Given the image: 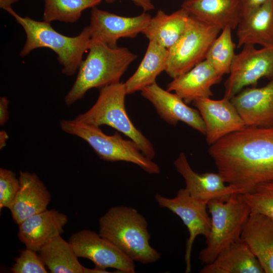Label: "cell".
I'll list each match as a JSON object with an SVG mask.
<instances>
[{
    "label": "cell",
    "instance_id": "cell-19",
    "mask_svg": "<svg viewBox=\"0 0 273 273\" xmlns=\"http://www.w3.org/2000/svg\"><path fill=\"white\" fill-rule=\"evenodd\" d=\"M222 77L204 60L188 72L173 78L168 84L166 90L174 92L188 104L200 99L212 97L211 87L218 83Z\"/></svg>",
    "mask_w": 273,
    "mask_h": 273
},
{
    "label": "cell",
    "instance_id": "cell-20",
    "mask_svg": "<svg viewBox=\"0 0 273 273\" xmlns=\"http://www.w3.org/2000/svg\"><path fill=\"white\" fill-rule=\"evenodd\" d=\"M240 239L256 257L264 273H273V221L256 213H250Z\"/></svg>",
    "mask_w": 273,
    "mask_h": 273
},
{
    "label": "cell",
    "instance_id": "cell-33",
    "mask_svg": "<svg viewBox=\"0 0 273 273\" xmlns=\"http://www.w3.org/2000/svg\"><path fill=\"white\" fill-rule=\"evenodd\" d=\"M9 101L7 97L3 96L0 98V125H4L9 118L8 105Z\"/></svg>",
    "mask_w": 273,
    "mask_h": 273
},
{
    "label": "cell",
    "instance_id": "cell-32",
    "mask_svg": "<svg viewBox=\"0 0 273 273\" xmlns=\"http://www.w3.org/2000/svg\"><path fill=\"white\" fill-rule=\"evenodd\" d=\"M242 8V17L249 15L255 9L269 0H239Z\"/></svg>",
    "mask_w": 273,
    "mask_h": 273
},
{
    "label": "cell",
    "instance_id": "cell-8",
    "mask_svg": "<svg viewBox=\"0 0 273 273\" xmlns=\"http://www.w3.org/2000/svg\"><path fill=\"white\" fill-rule=\"evenodd\" d=\"M220 31L191 15L185 32L168 50L167 74L175 78L204 60Z\"/></svg>",
    "mask_w": 273,
    "mask_h": 273
},
{
    "label": "cell",
    "instance_id": "cell-35",
    "mask_svg": "<svg viewBox=\"0 0 273 273\" xmlns=\"http://www.w3.org/2000/svg\"><path fill=\"white\" fill-rule=\"evenodd\" d=\"M19 0H0V7L5 11L12 8V5Z\"/></svg>",
    "mask_w": 273,
    "mask_h": 273
},
{
    "label": "cell",
    "instance_id": "cell-5",
    "mask_svg": "<svg viewBox=\"0 0 273 273\" xmlns=\"http://www.w3.org/2000/svg\"><path fill=\"white\" fill-rule=\"evenodd\" d=\"M126 95L124 83L119 82L102 87L93 106L75 119L88 124L112 127L136 143L143 154L152 160L156 155L152 144L135 127L126 111Z\"/></svg>",
    "mask_w": 273,
    "mask_h": 273
},
{
    "label": "cell",
    "instance_id": "cell-4",
    "mask_svg": "<svg viewBox=\"0 0 273 273\" xmlns=\"http://www.w3.org/2000/svg\"><path fill=\"white\" fill-rule=\"evenodd\" d=\"M6 11L15 19L26 33V40L20 53L21 57L28 55L37 48H49L57 54L58 60L63 66L62 73L67 76L74 75L83 60V55L88 50L90 43L88 26L85 27L78 35L69 37L58 32L49 23L21 17L12 8Z\"/></svg>",
    "mask_w": 273,
    "mask_h": 273
},
{
    "label": "cell",
    "instance_id": "cell-12",
    "mask_svg": "<svg viewBox=\"0 0 273 273\" xmlns=\"http://www.w3.org/2000/svg\"><path fill=\"white\" fill-rule=\"evenodd\" d=\"M151 15L146 12L134 17H124L98 8H92L89 26L91 40L107 46L118 47L121 38L135 37L148 25Z\"/></svg>",
    "mask_w": 273,
    "mask_h": 273
},
{
    "label": "cell",
    "instance_id": "cell-18",
    "mask_svg": "<svg viewBox=\"0 0 273 273\" xmlns=\"http://www.w3.org/2000/svg\"><path fill=\"white\" fill-rule=\"evenodd\" d=\"M20 188L9 210L18 225L28 217L47 209L51 195L34 173L21 171Z\"/></svg>",
    "mask_w": 273,
    "mask_h": 273
},
{
    "label": "cell",
    "instance_id": "cell-7",
    "mask_svg": "<svg viewBox=\"0 0 273 273\" xmlns=\"http://www.w3.org/2000/svg\"><path fill=\"white\" fill-rule=\"evenodd\" d=\"M211 215V227L206 238V247L199 253L204 264L211 263L217 255L240 239L243 227L251 211L244 201L242 194H234L225 202L207 204Z\"/></svg>",
    "mask_w": 273,
    "mask_h": 273
},
{
    "label": "cell",
    "instance_id": "cell-15",
    "mask_svg": "<svg viewBox=\"0 0 273 273\" xmlns=\"http://www.w3.org/2000/svg\"><path fill=\"white\" fill-rule=\"evenodd\" d=\"M141 92L166 123L175 125L181 121L205 135V125L199 111L188 106L176 94L164 90L156 82L143 88Z\"/></svg>",
    "mask_w": 273,
    "mask_h": 273
},
{
    "label": "cell",
    "instance_id": "cell-28",
    "mask_svg": "<svg viewBox=\"0 0 273 273\" xmlns=\"http://www.w3.org/2000/svg\"><path fill=\"white\" fill-rule=\"evenodd\" d=\"M232 30L230 27L221 30L210 47L205 59L222 76L230 73L236 55Z\"/></svg>",
    "mask_w": 273,
    "mask_h": 273
},
{
    "label": "cell",
    "instance_id": "cell-26",
    "mask_svg": "<svg viewBox=\"0 0 273 273\" xmlns=\"http://www.w3.org/2000/svg\"><path fill=\"white\" fill-rule=\"evenodd\" d=\"M38 252L52 273H84L85 267L79 262L70 243L61 235L44 245Z\"/></svg>",
    "mask_w": 273,
    "mask_h": 273
},
{
    "label": "cell",
    "instance_id": "cell-36",
    "mask_svg": "<svg viewBox=\"0 0 273 273\" xmlns=\"http://www.w3.org/2000/svg\"><path fill=\"white\" fill-rule=\"evenodd\" d=\"M8 139V135L7 133L4 131L2 130L0 131V148L2 149L6 145V142Z\"/></svg>",
    "mask_w": 273,
    "mask_h": 273
},
{
    "label": "cell",
    "instance_id": "cell-9",
    "mask_svg": "<svg viewBox=\"0 0 273 273\" xmlns=\"http://www.w3.org/2000/svg\"><path fill=\"white\" fill-rule=\"evenodd\" d=\"M236 54L224 83V98L231 99L249 85H256L263 77H273V47L257 49L246 44Z\"/></svg>",
    "mask_w": 273,
    "mask_h": 273
},
{
    "label": "cell",
    "instance_id": "cell-6",
    "mask_svg": "<svg viewBox=\"0 0 273 273\" xmlns=\"http://www.w3.org/2000/svg\"><path fill=\"white\" fill-rule=\"evenodd\" d=\"M60 126L64 132L85 141L103 160L132 163L149 174L160 172L158 165L144 155L136 143L123 139L117 132L113 135H107L100 126L86 124L75 119L61 120Z\"/></svg>",
    "mask_w": 273,
    "mask_h": 273
},
{
    "label": "cell",
    "instance_id": "cell-27",
    "mask_svg": "<svg viewBox=\"0 0 273 273\" xmlns=\"http://www.w3.org/2000/svg\"><path fill=\"white\" fill-rule=\"evenodd\" d=\"M102 0H44L43 21L74 23L86 9L93 8Z\"/></svg>",
    "mask_w": 273,
    "mask_h": 273
},
{
    "label": "cell",
    "instance_id": "cell-31",
    "mask_svg": "<svg viewBox=\"0 0 273 273\" xmlns=\"http://www.w3.org/2000/svg\"><path fill=\"white\" fill-rule=\"evenodd\" d=\"M20 188L19 177L13 171L0 168V210L9 209Z\"/></svg>",
    "mask_w": 273,
    "mask_h": 273
},
{
    "label": "cell",
    "instance_id": "cell-24",
    "mask_svg": "<svg viewBox=\"0 0 273 273\" xmlns=\"http://www.w3.org/2000/svg\"><path fill=\"white\" fill-rule=\"evenodd\" d=\"M190 15L181 8L170 14L159 10L151 17L142 33L149 41H155L168 50L185 32Z\"/></svg>",
    "mask_w": 273,
    "mask_h": 273
},
{
    "label": "cell",
    "instance_id": "cell-10",
    "mask_svg": "<svg viewBox=\"0 0 273 273\" xmlns=\"http://www.w3.org/2000/svg\"><path fill=\"white\" fill-rule=\"evenodd\" d=\"M155 199L160 207L165 208L177 215L186 226L189 236L185 254L186 273L191 271V256L196 238L203 235L206 238L210 232L211 218L207 204L192 196L185 188L179 189L173 198L156 194Z\"/></svg>",
    "mask_w": 273,
    "mask_h": 273
},
{
    "label": "cell",
    "instance_id": "cell-21",
    "mask_svg": "<svg viewBox=\"0 0 273 273\" xmlns=\"http://www.w3.org/2000/svg\"><path fill=\"white\" fill-rule=\"evenodd\" d=\"M181 8L221 30L225 27L237 28L242 18L239 0H185Z\"/></svg>",
    "mask_w": 273,
    "mask_h": 273
},
{
    "label": "cell",
    "instance_id": "cell-3",
    "mask_svg": "<svg viewBox=\"0 0 273 273\" xmlns=\"http://www.w3.org/2000/svg\"><path fill=\"white\" fill-rule=\"evenodd\" d=\"M88 53L78 69L76 80L65 97L70 106L83 98L93 88H101L120 82L137 56L125 47L110 48L90 40Z\"/></svg>",
    "mask_w": 273,
    "mask_h": 273
},
{
    "label": "cell",
    "instance_id": "cell-14",
    "mask_svg": "<svg viewBox=\"0 0 273 273\" xmlns=\"http://www.w3.org/2000/svg\"><path fill=\"white\" fill-rule=\"evenodd\" d=\"M174 165L184 179L185 189L190 194L207 204L211 201L225 202L234 194H241L235 187L225 185L223 178L218 172H195L184 152L179 154Z\"/></svg>",
    "mask_w": 273,
    "mask_h": 273
},
{
    "label": "cell",
    "instance_id": "cell-13",
    "mask_svg": "<svg viewBox=\"0 0 273 273\" xmlns=\"http://www.w3.org/2000/svg\"><path fill=\"white\" fill-rule=\"evenodd\" d=\"M193 103L204 121L206 140L210 145L246 126L230 99L224 97L217 100L203 98Z\"/></svg>",
    "mask_w": 273,
    "mask_h": 273
},
{
    "label": "cell",
    "instance_id": "cell-30",
    "mask_svg": "<svg viewBox=\"0 0 273 273\" xmlns=\"http://www.w3.org/2000/svg\"><path fill=\"white\" fill-rule=\"evenodd\" d=\"M37 252L25 248L20 251L11 270L13 273H46V265Z\"/></svg>",
    "mask_w": 273,
    "mask_h": 273
},
{
    "label": "cell",
    "instance_id": "cell-11",
    "mask_svg": "<svg viewBox=\"0 0 273 273\" xmlns=\"http://www.w3.org/2000/svg\"><path fill=\"white\" fill-rule=\"evenodd\" d=\"M77 257L92 261L95 267L112 268L119 272H135L134 261L99 234L82 230L72 235L68 239Z\"/></svg>",
    "mask_w": 273,
    "mask_h": 273
},
{
    "label": "cell",
    "instance_id": "cell-17",
    "mask_svg": "<svg viewBox=\"0 0 273 273\" xmlns=\"http://www.w3.org/2000/svg\"><path fill=\"white\" fill-rule=\"evenodd\" d=\"M68 216L55 209L35 214L19 225L18 237L26 248L36 252L64 232Z\"/></svg>",
    "mask_w": 273,
    "mask_h": 273
},
{
    "label": "cell",
    "instance_id": "cell-23",
    "mask_svg": "<svg viewBox=\"0 0 273 273\" xmlns=\"http://www.w3.org/2000/svg\"><path fill=\"white\" fill-rule=\"evenodd\" d=\"M200 273H264L258 260L241 239L221 251Z\"/></svg>",
    "mask_w": 273,
    "mask_h": 273
},
{
    "label": "cell",
    "instance_id": "cell-1",
    "mask_svg": "<svg viewBox=\"0 0 273 273\" xmlns=\"http://www.w3.org/2000/svg\"><path fill=\"white\" fill-rule=\"evenodd\" d=\"M208 153L225 182L241 194L273 180V126H246L210 145Z\"/></svg>",
    "mask_w": 273,
    "mask_h": 273
},
{
    "label": "cell",
    "instance_id": "cell-29",
    "mask_svg": "<svg viewBox=\"0 0 273 273\" xmlns=\"http://www.w3.org/2000/svg\"><path fill=\"white\" fill-rule=\"evenodd\" d=\"M251 213L262 214L273 221V180L257 185L251 192L242 194Z\"/></svg>",
    "mask_w": 273,
    "mask_h": 273
},
{
    "label": "cell",
    "instance_id": "cell-2",
    "mask_svg": "<svg viewBox=\"0 0 273 273\" xmlns=\"http://www.w3.org/2000/svg\"><path fill=\"white\" fill-rule=\"evenodd\" d=\"M99 234L134 261L153 263L161 254L150 244L148 222L134 208H110L99 220Z\"/></svg>",
    "mask_w": 273,
    "mask_h": 273
},
{
    "label": "cell",
    "instance_id": "cell-25",
    "mask_svg": "<svg viewBox=\"0 0 273 273\" xmlns=\"http://www.w3.org/2000/svg\"><path fill=\"white\" fill-rule=\"evenodd\" d=\"M168 50L149 41L145 55L134 73L124 82L127 94L141 91L156 83L157 76L167 68Z\"/></svg>",
    "mask_w": 273,
    "mask_h": 273
},
{
    "label": "cell",
    "instance_id": "cell-34",
    "mask_svg": "<svg viewBox=\"0 0 273 273\" xmlns=\"http://www.w3.org/2000/svg\"><path fill=\"white\" fill-rule=\"evenodd\" d=\"M107 3H113L115 0H104ZM136 6L141 7L144 12L154 9V6L151 0H130Z\"/></svg>",
    "mask_w": 273,
    "mask_h": 273
},
{
    "label": "cell",
    "instance_id": "cell-16",
    "mask_svg": "<svg viewBox=\"0 0 273 273\" xmlns=\"http://www.w3.org/2000/svg\"><path fill=\"white\" fill-rule=\"evenodd\" d=\"M231 100L246 126H273V77L263 86L242 90Z\"/></svg>",
    "mask_w": 273,
    "mask_h": 273
},
{
    "label": "cell",
    "instance_id": "cell-37",
    "mask_svg": "<svg viewBox=\"0 0 273 273\" xmlns=\"http://www.w3.org/2000/svg\"><path fill=\"white\" fill-rule=\"evenodd\" d=\"M272 2H273V0H272Z\"/></svg>",
    "mask_w": 273,
    "mask_h": 273
},
{
    "label": "cell",
    "instance_id": "cell-22",
    "mask_svg": "<svg viewBox=\"0 0 273 273\" xmlns=\"http://www.w3.org/2000/svg\"><path fill=\"white\" fill-rule=\"evenodd\" d=\"M237 28L238 48L246 44L273 47L272 0L242 17Z\"/></svg>",
    "mask_w": 273,
    "mask_h": 273
}]
</instances>
